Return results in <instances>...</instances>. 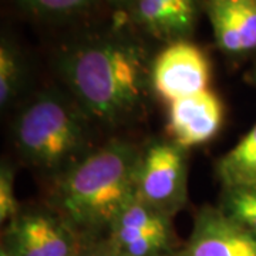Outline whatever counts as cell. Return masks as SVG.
<instances>
[{"mask_svg":"<svg viewBox=\"0 0 256 256\" xmlns=\"http://www.w3.org/2000/svg\"><path fill=\"white\" fill-rule=\"evenodd\" d=\"M141 152L126 141H111L57 178L52 210L88 240L104 239L128 202L136 196Z\"/></svg>","mask_w":256,"mask_h":256,"instance_id":"1","label":"cell"},{"mask_svg":"<svg viewBox=\"0 0 256 256\" xmlns=\"http://www.w3.org/2000/svg\"><path fill=\"white\" fill-rule=\"evenodd\" d=\"M62 73L90 120L121 124L142 104L144 66L134 47L116 42L78 47L63 58Z\"/></svg>","mask_w":256,"mask_h":256,"instance_id":"2","label":"cell"},{"mask_svg":"<svg viewBox=\"0 0 256 256\" xmlns=\"http://www.w3.org/2000/svg\"><path fill=\"white\" fill-rule=\"evenodd\" d=\"M88 120L74 100L43 92L20 111L13 140L26 162L60 176L87 156Z\"/></svg>","mask_w":256,"mask_h":256,"instance_id":"3","label":"cell"},{"mask_svg":"<svg viewBox=\"0 0 256 256\" xmlns=\"http://www.w3.org/2000/svg\"><path fill=\"white\" fill-rule=\"evenodd\" d=\"M92 242L53 210H20L2 235L12 256H78Z\"/></svg>","mask_w":256,"mask_h":256,"instance_id":"4","label":"cell"},{"mask_svg":"<svg viewBox=\"0 0 256 256\" xmlns=\"http://www.w3.org/2000/svg\"><path fill=\"white\" fill-rule=\"evenodd\" d=\"M186 152L172 141H156L141 152L136 195L174 216L188 195Z\"/></svg>","mask_w":256,"mask_h":256,"instance_id":"5","label":"cell"},{"mask_svg":"<svg viewBox=\"0 0 256 256\" xmlns=\"http://www.w3.org/2000/svg\"><path fill=\"white\" fill-rule=\"evenodd\" d=\"M210 64L202 48L180 40L156 56L152 70V90L161 100L171 104L208 90Z\"/></svg>","mask_w":256,"mask_h":256,"instance_id":"6","label":"cell"},{"mask_svg":"<svg viewBox=\"0 0 256 256\" xmlns=\"http://www.w3.org/2000/svg\"><path fill=\"white\" fill-rule=\"evenodd\" d=\"M175 256H256V236L220 208H204Z\"/></svg>","mask_w":256,"mask_h":256,"instance_id":"7","label":"cell"},{"mask_svg":"<svg viewBox=\"0 0 256 256\" xmlns=\"http://www.w3.org/2000/svg\"><path fill=\"white\" fill-rule=\"evenodd\" d=\"M224 114L222 101L210 88L174 101L168 104L166 132L170 141L184 150L205 144L220 132Z\"/></svg>","mask_w":256,"mask_h":256,"instance_id":"8","label":"cell"},{"mask_svg":"<svg viewBox=\"0 0 256 256\" xmlns=\"http://www.w3.org/2000/svg\"><path fill=\"white\" fill-rule=\"evenodd\" d=\"M208 14L222 50L245 53L256 48V0H210Z\"/></svg>","mask_w":256,"mask_h":256,"instance_id":"9","label":"cell"},{"mask_svg":"<svg viewBox=\"0 0 256 256\" xmlns=\"http://www.w3.org/2000/svg\"><path fill=\"white\" fill-rule=\"evenodd\" d=\"M171 220L172 216L151 206L136 195L112 220L104 240L118 255L126 248L146 236L174 232Z\"/></svg>","mask_w":256,"mask_h":256,"instance_id":"10","label":"cell"},{"mask_svg":"<svg viewBox=\"0 0 256 256\" xmlns=\"http://www.w3.org/2000/svg\"><path fill=\"white\" fill-rule=\"evenodd\" d=\"M224 188L256 186V124L216 164Z\"/></svg>","mask_w":256,"mask_h":256,"instance_id":"11","label":"cell"},{"mask_svg":"<svg viewBox=\"0 0 256 256\" xmlns=\"http://www.w3.org/2000/svg\"><path fill=\"white\" fill-rule=\"evenodd\" d=\"M137 14L144 26L160 34L181 33L191 26L166 0H137Z\"/></svg>","mask_w":256,"mask_h":256,"instance_id":"12","label":"cell"},{"mask_svg":"<svg viewBox=\"0 0 256 256\" xmlns=\"http://www.w3.org/2000/svg\"><path fill=\"white\" fill-rule=\"evenodd\" d=\"M220 210L256 236V186L224 188Z\"/></svg>","mask_w":256,"mask_h":256,"instance_id":"13","label":"cell"},{"mask_svg":"<svg viewBox=\"0 0 256 256\" xmlns=\"http://www.w3.org/2000/svg\"><path fill=\"white\" fill-rule=\"evenodd\" d=\"M20 86V67L16 54L6 44L0 47V102L8 106L14 98Z\"/></svg>","mask_w":256,"mask_h":256,"instance_id":"14","label":"cell"},{"mask_svg":"<svg viewBox=\"0 0 256 256\" xmlns=\"http://www.w3.org/2000/svg\"><path fill=\"white\" fill-rule=\"evenodd\" d=\"M20 212L14 192V171L9 164L3 162L0 170V220L8 224Z\"/></svg>","mask_w":256,"mask_h":256,"instance_id":"15","label":"cell"},{"mask_svg":"<svg viewBox=\"0 0 256 256\" xmlns=\"http://www.w3.org/2000/svg\"><path fill=\"white\" fill-rule=\"evenodd\" d=\"M20 3L38 14L62 16L86 8L88 0H20Z\"/></svg>","mask_w":256,"mask_h":256,"instance_id":"16","label":"cell"},{"mask_svg":"<svg viewBox=\"0 0 256 256\" xmlns=\"http://www.w3.org/2000/svg\"><path fill=\"white\" fill-rule=\"evenodd\" d=\"M78 256H118L110 245L104 240V239H98V240H92L88 246L82 250Z\"/></svg>","mask_w":256,"mask_h":256,"instance_id":"17","label":"cell"},{"mask_svg":"<svg viewBox=\"0 0 256 256\" xmlns=\"http://www.w3.org/2000/svg\"><path fill=\"white\" fill-rule=\"evenodd\" d=\"M168 4L176 10L188 23L192 24L194 14H195V0H166Z\"/></svg>","mask_w":256,"mask_h":256,"instance_id":"18","label":"cell"},{"mask_svg":"<svg viewBox=\"0 0 256 256\" xmlns=\"http://www.w3.org/2000/svg\"><path fill=\"white\" fill-rule=\"evenodd\" d=\"M0 256H12L4 246H0Z\"/></svg>","mask_w":256,"mask_h":256,"instance_id":"19","label":"cell"},{"mask_svg":"<svg viewBox=\"0 0 256 256\" xmlns=\"http://www.w3.org/2000/svg\"><path fill=\"white\" fill-rule=\"evenodd\" d=\"M168 256H175V254H172V255H168Z\"/></svg>","mask_w":256,"mask_h":256,"instance_id":"20","label":"cell"},{"mask_svg":"<svg viewBox=\"0 0 256 256\" xmlns=\"http://www.w3.org/2000/svg\"><path fill=\"white\" fill-rule=\"evenodd\" d=\"M255 82H256V72H255Z\"/></svg>","mask_w":256,"mask_h":256,"instance_id":"21","label":"cell"}]
</instances>
